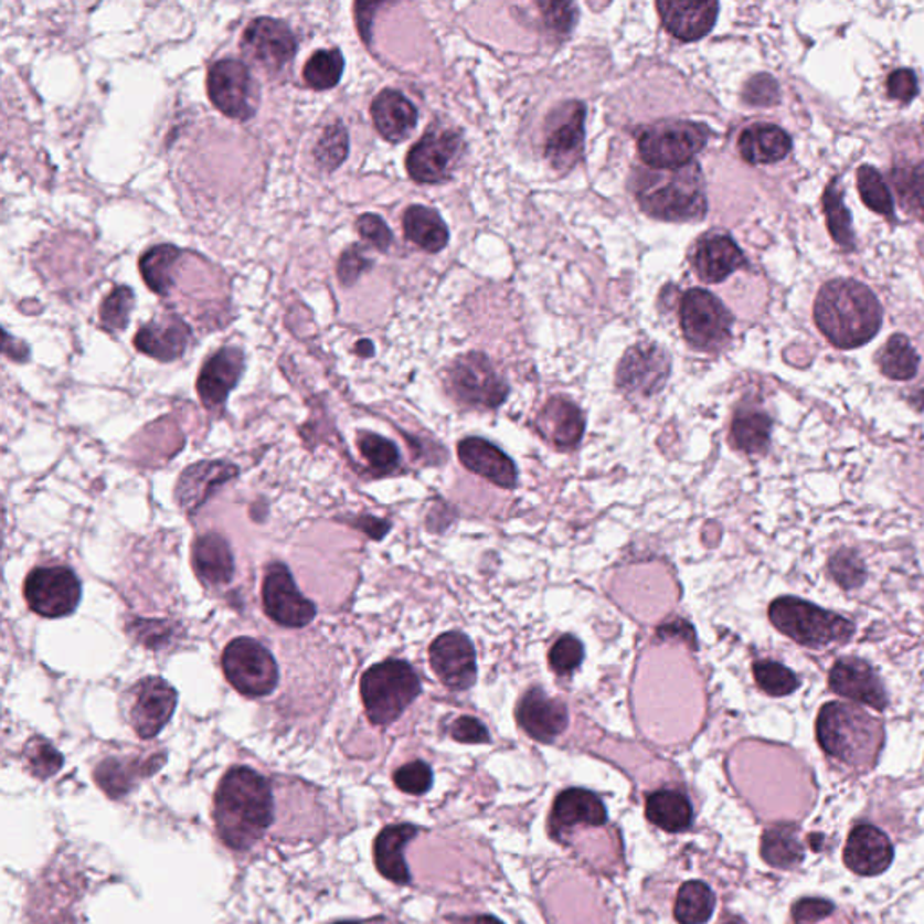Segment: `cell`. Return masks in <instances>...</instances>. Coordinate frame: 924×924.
I'll return each mask as SVG.
<instances>
[{
  "mask_svg": "<svg viewBox=\"0 0 924 924\" xmlns=\"http://www.w3.org/2000/svg\"><path fill=\"white\" fill-rule=\"evenodd\" d=\"M287 804L286 796L278 793L272 778L252 767H232L219 782L213 798V820L219 838L235 852H249L267 836L283 838L278 818L289 813L284 811Z\"/></svg>",
  "mask_w": 924,
  "mask_h": 924,
  "instance_id": "6da1fadb",
  "label": "cell"
},
{
  "mask_svg": "<svg viewBox=\"0 0 924 924\" xmlns=\"http://www.w3.org/2000/svg\"><path fill=\"white\" fill-rule=\"evenodd\" d=\"M816 326L840 349H856L878 334L881 306L863 284L838 278L821 287L815 304Z\"/></svg>",
  "mask_w": 924,
  "mask_h": 924,
  "instance_id": "7a4b0ae2",
  "label": "cell"
},
{
  "mask_svg": "<svg viewBox=\"0 0 924 924\" xmlns=\"http://www.w3.org/2000/svg\"><path fill=\"white\" fill-rule=\"evenodd\" d=\"M821 750L849 766L874 762L881 744V726L863 710L846 702H829L816 721Z\"/></svg>",
  "mask_w": 924,
  "mask_h": 924,
  "instance_id": "3957f363",
  "label": "cell"
},
{
  "mask_svg": "<svg viewBox=\"0 0 924 924\" xmlns=\"http://www.w3.org/2000/svg\"><path fill=\"white\" fill-rule=\"evenodd\" d=\"M636 193L642 210L654 217L692 221L707 213V195L698 163L642 172Z\"/></svg>",
  "mask_w": 924,
  "mask_h": 924,
  "instance_id": "277c9868",
  "label": "cell"
},
{
  "mask_svg": "<svg viewBox=\"0 0 924 924\" xmlns=\"http://www.w3.org/2000/svg\"><path fill=\"white\" fill-rule=\"evenodd\" d=\"M419 693L421 682L414 668L397 659L374 665L361 678L367 718L376 726L397 721Z\"/></svg>",
  "mask_w": 924,
  "mask_h": 924,
  "instance_id": "5b68a950",
  "label": "cell"
},
{
  "mask_svg": "<svg viewBox=\"0 0 924 924\" xmlns=\"http://www.w3.org/2000/svg\"><path fill=\"white\" fill-rule=\"evenodd\" d=\"M769 619L787 638L809 648L843 645L854 636V625L840 614L789 596L773 602Z\"/></svg>",
  "mask_w": 924,
  "mask_h": 924,
  "instance_id": "8992f818",
  "label": "cell"
},
{
  "mask_svg": "<svg viewBox=\"0 0 924 924\" xmlns=\"http://www.w3.org/2000/svg\"><path fill=\"white\" fill-rule=\"evenodd\" d=\"M710 138V130L692 121H665L639 134L638 147L642 161L656 170L679 169L701 152Z\"/></svg>",
  "mask_w": 924,
  "mask_h": 924,
  "instance_id": "52a82bcc",
  "label": "cell"
},
{
  "mask_svg": "<svg viewBox=\"0 0 924 924\" xmlns=\"http://www.w3.org/2000/svg\"><path fill=\"white\" fill-rule=\"evenodd\" d=\"M223 670L232 687L246 698H266L278 684L277 661L257 639H233L224 648Z\"/></svg>",
  "mask_w": 924,
  "mask_h": 924,
  "instance_id": "ba28073f",
  "label": "cell"
},
{
  "mask_svg": "<svg viewBox=\"0 0 924 924\" xmlns=\"http://www.w3.org/2000/svg\"><path fill=\"white\" fill-rule=\"evenodd\" d=\"M25 602L42 618H64L75 613L82 599V584L70 567H36L28 574Z\"/></svg>",
  "mask_w": 924,
  "mask_h": 924,
  "instance_id": "9c48e42d",
  "label": "cell"
},
{
  "mask_svg": "<svg viewBox=\"0 0 924 924\" xmlns=\"http://www.w3.org/2000/svg\"><path fill=\"white\" fill-rule=\"evenodd\" d=\"M732 323V315L712 293L692 289L682 298V331L693 347L715 351L730 340Z\"/></svg>",
  "mask_w": 924,
  "mask_h": 924,
  "instance_id": "30bf717a",
  "label": "cell"
},
{
  "mask_svg": "<svg viewBox=\"0 0 924 924\" xmlns=\"http://www.w3.org/2000/svg\"><path fill=\"white\" fill-rule=\"evenodd\" d=\"M206 84L212 104L227 118L249 119L257 110V87L241 60H219L208 73Z\"/></svg>",
  "mask_w": 924,
  "mask_h": 924,
  "instance_id": "8fae6325",
  "label": "cell"
},
{
  "mask_svg": "<svg viewBox=\"0 0 924 924\" xmlns=\"http://www.w3.org/2000/svg\"><path fill=\"white\" fill-rule=\"evenodd\" d=\"M263 605L273 622L289 628H304L317 618V607L298 591L289 569L273 564L263 585Z\"/></svg>",
  "mask_w": 924,
  "mask_h": 924,
  "instance_id": "7c38bea8",
  "label": "cell"
},
{
  "mask_svg": "<svg viewBox=\"0 0 924 924\" xmlns=\"http://www.w3.org/2000/svg\"><path fill=\"white\" fill-rule=\"evenodd\" d=\"M178 707V692L161 678H147L129 692L130 726L141 739H153L169 724Z\"/></svg>",
  "mask_w": 924,
  "mask_h": 924,
  "instance_id": "4fadbf2b",
  "label": "cell"
},
{
  "mask_svg": "<svg viewBox=\"0 0 924 924\" xmlns=\"http://www.w3.org/2000/svg\"><path fill=\"white\" fill-rule=\"evenodd\" d=\"M243 51L247 59L269 73L283 71L297 53V39L283 20H253L243 35Z\"/></svg>",
  "mask_w": 924,
  "mask_h": 924,
  "instance_id": "5bb4252c",
  "label": "cell"
},
{
  "mask_svg": "<svg viewBox=\"0 0 924 924\" xmlns=\"http://www.w3.org/2000/svg\"><path fill=\"white\" fill-rule=\"evenodd\" d=\"M463 145L459 134L431 130L408 152L406 169L417 183H440L454 170Z\"/></svg>",
  "mask_w": 924,
  "mask_h": 924,
  "instance_id": "9a60e30c",
  "label": "cell"
},
{
  "mask_svg": "<svg viewBox=\"0 0 924 924\" xmlns=\"http://www.w3.org/2000/svg\"><path fill=\"white\" fill-rule=\"evenodd\" d=\"M450 383L455 396L468 405L493 408L508 396V385L482 354H468L455 361Z\"/></svg>",
  "mask_w": 924,
  "mask_h": 924,
  "instance_id": "2e32d148",
  "label": "cell"
},
{
  "mask_svg": "<svg viewBox=\"0 0 924 924\" xmlns=\"http://www.w3.org/2000/svg\"><path fill=\"white\" fill-rule=\"evenodd\" d=\"M431 662L437 678L452 690H468L477 679L475 648L465 634L446 633L432 642Z\"/></svg>",
  "mask_w": 924,
  "mask_h": 924,
  "instance_id": "e0dca14e",
  "label": "cell"
},
{
  "mask_svg": "<svg viewBox=\"0 0 924 924\" xmlns=\"http://www.w3.org/2000/svg\"><path fill=\"white\" fill-rule=\"evenodd\" d=\"M585 107L578 102L567 104L554 114L548 127L545 156L556 170H567L584 152Z\"/></svg>",
  "mask_w": 924,
  "mask_h": 924,
  "instance_id": "ac0fdd59",
  "label": "cell"
},
{
  "mask_svg": "<svg viewBox=\"0 0 924 924\" xmlns=\"http://www.w3.org/2000/svg\"><path fill=\"white\" fill-rule=\"evenodd\" d=\"M829 684L832 692L841 698L863 702L880 712L889 704L883 682L878 678L874 668L861 659L847 658L836 661L829 673Z\"/></svg>",
  "mask_w": 924,
  "mask_h": 924,
  "instance_id": "d6986e66",
  "label": "cell"
},
{
  "mask_svg": "<svg viewBox=\"0 0 924 924\" xmlns=\"http://www.w3.org/2000/svg\"><path fill=\"white\" fill-rule=\"evenodd\" d=\"M244 372V352L224 347L204 363L199 374V397L208 411H221Z\"/></svg>",
  "mask_w": 924,
  "mask_h": 924,
  "instance_id": "ffe728a7",
  "label": "cell"
},
{
  "mask_svg": "<svg viewBox=\"0 0 924 924\" xmlns=\"http://www.w3.org/2000/svg\"><path fill=\"white\" fill-rule=\"evenodd\" d=\"M843 861L854 874L878 875L892 865L894 847L883 830L861 824L849 835Z\"/></svg>",
  "mask_w": 924,
  "mask_h": 924,
  "instance_id": "44dd1931",
  "label": "cell"
},
{
  "mask_svg": "<svg viewBox=\"0 0 924 924\" xmlns=\"http://www.w3.org/2000/svg\"><path fill=\"white\" fill-rule=\"evenodd\" d=\"M670 363L656 346H638L627 352L619 365L618 383L627 392L650 396L665 385Z\"/></svg>",
  "mask_w": 924,
  "mask_h": 924,
  "instance_id": "7402d4cb",
  "label": "cell"
},
{
  "mask_svg": "<svg viewBox=\"0 0 924 924\" xmlns=\"http://www.w3.org/2000/svg\"><path fill=\"white\" fill-rule=\"evenodd\" d=\"M517 721L534 741L553 742L567 727V708L564 702L549 699L540 688H533L520 701Z\"/></svg>",
  "mask_w": 924,
  "mask_h": 924,
  "instance_id": "603a6c76",
  "label": "cell"
},
{
  "mask_svg": "<svg viewBox=\"0 0 924 924\" xmlns=\"http://www.w3.org/2000/svg\"><path fill=\"white\" fill-rule=\"evenodd\" d=\"M662 24L676 39L684 42L702 39L712 30L718 20V2H684V0H662L658 4Z\"/></svg>",
  "mask_w": 924,
  "mask_h": 924,
  "instance_id": "cb8c5ba5",
  "label": "cell"
},
{
  "mask_svg": "<svg viewBox=\"0 0 924 924\" xmlns=\"http://www.w3.org/2000/svg\"><path fill=\"white\" fill-rule=\"evenodd\" d=\"M190 327L179 317H164L150 321L139 329L134 343L139 352L159 361H173L183 357L189 347Z\"/></svg>",
  "mask_w": 924,
  "mask_h": 924,
  "instance_id": "d4e9b609",
  "label": "cell"
},
{
  "mask_svg": "<svg viewBox=\"0 0 924 924\" xmlns=\"http://www.w3.org/2000/svg\"><path fill=\"white\" fill-rule=\"evenodd\" d=\"M459 459L468 470L482 475L502 488H511L517 480L513 460L497 446L491 445L490 440L479 437L460 440Z\"/></svg>",
  "mask_w": 924,
  "mask_h": 924,
  "instance_id": "484cf974",
  "label": "cell"
},
{
  "mask_svg": "<svg viewBox=\"0 0 924 924\" xmlns=\"http://www.w3.org/2000/svg\"><path fill=\"white\" fill-rule=\"evenodd\" d=\"M607 809L604 801L585 789H567L556 796L551 813V827L560 835L562 830L576 826H604Z\"/></svg>",
  "mask_w": 924,
  "mask_h": 924,
  "instance_id": "4316f807",
  "label": "cell"
},
{
  "mask_svg": "<svg viewBox=\"0 0 924 924\" xmlns=\"http://www.w3.org/2000/svg\"><path fill=\"white\" fill-rule=\"evenodd\" d=\"M415 835H417V827L401 824V826L385 827L374 841L376 869L392 883H397V885L411 883V870L405 861V847Z\"/></svg>",
  "mask_w": 924,
  "mask_h": 924,
  "instance_id": "83f0119b",
  "label": "cell"
},
{
  "mask_svg": "<svg viewBox=\"0 0 924 924\" xmlns=\"http://www.w3.org/2000/svg\"><path fill=\"white\" fill-rule=\"evenodd\" d=\"M371 110L376 129L392 144H400L408 138L417 124V109L400 91H381Z\"/></svg>",
  "mask_w": 924,
  "mask_h": 924,
  "instance_id": "f1b7e54d",
  "label": "cell"
},
{
  "mask_svg": "<svg viewBox=\"0 0 924 924\" xmlns=\"http://www.w3.org/2000/svg\"><path fill=\"white\" fill-rule=\"evenodd\" d=\"M693 264L704 283L715 284L722 283L739 267L744 266L746 258L732 237L710 235L699 244Z\"/></svg>",
  "mask_w": 924,
  "mask_h": 924,
  "instance_id": "f546056e",
  "label": "cell"
},
{
  "mask_svg": "<svg viewBox=\"0 0 924 924\" xmlns=\"http://www.w3.org/2000/svg\"><path fill=\"white\" fill-rule=\"evenodd\" d=\"M192 564L206 585H227L235 571L232 549L221 534L215 533L204 534L193 544Z\"/></svg>",
  "mask_w": 924,
  "mask_h": 924,
  "instance_id": "4dcf8cb0",
  "label": "cell"
},
{
  "mask_svg": "<svg viewBox=\"0 0 924 924\" xmlns=\"http://www.w3.org/2000/svg\"><path fill=\"white\" fill-rule=\"evenodd\" d=\"M739 150L747 163H776L792 152V138L776 125H753L741 134Z\"/></svg>",
  "mask_w": 924,
  "mask_h": 924,
  "instance_id": "1f68e13d",
  "label": "cell"
},
{
  "mask_svg": "<svg viewBox=\"0 0 924 924\" xmlns=\"http://www.w3.org/2000/svg\"><path fill=\"white\" fill-rule=\"evenodd\" d=\"M539 426L554 445L574 446L584 435L585 421L578 406L564 397H554L540 414Z\"/></svg>",
  "mask_w": 924,
  "mask_h": 924,
  "instance_id": "d6a6232c",
  "label": "cell"
},
{
  "mask_svg": "<svg viewBox=\"0 0 924 924\" xmlns=\"http://www.w3.org/2000/svg\"><path fill=\"white\" fill-rule=\"evenodd\" d=\"M647 818L667 832H681L692 824V804L679 792H658L648 796Z\"/></svg>",
  "mask_w": 924,
  "mask_h": 924,
  "instance_id": "836d02e7",
  "label": "cell"
},
{
  "mask_svg": "<svg viewBox=\"0 0 924 924\" xmlns=\"http://www.w3.org/2000/svg\"><path fill=\"white\" fill-rule=\"evenodd\" d=\"M403 227L406 238L426 252H440L448 244V227L432 208H408L403 217Z\"/></svg>",
  "mask_w": 924,
  "mask_h": 924,
  "instance_id": "e575fe53",
  "label": "cell"
},
{
  "mask_svg": "<svg viewBox=\"0 0 924 924\" xmlns=\"http://www.w3.org/2000/svg\"><path fill=\"white\" fill-rule=\"evenodd\" d=\"M761 852L764 861L776 869L800 865L806 856L798 838V827L792 824H780L767 829L762 836Z\"/></svg>",
  "mask_w": 924,
  "mask_h": 924,
  "instance_id": "d590c367",
  "label": "cell"
},
{
  "mask_svg": "<svg viewBox=\"0 0 924 924\" xmlns=\"http://www.w3.org/2000/svg\"><path fill=\"white\" fill-rule=\"evenodd\" d=\"M181 249L170 244L150 247L139 261L144 280L153 293L161 297L169 295L173 287V269L178 266Z\"/></svg>",
  "mask_w": 924,
  "mask_h": 924,
  "instance_id": "8d00e7d4",
  "label": "cell"
},
{
  "mask_svg": "<svg viewBox=\"0 0 924 924\" xmlns=\"http://www.w3.org/2000/svg\"><path fill=\"white\" fill-rule=\"evenodd\" d=\"M715 895L702 881H688L679 890L676 900V920L679 924H704L712 920Z\"/></svg>",
  "mask_w": 924,
  "mask_h": 924,
  "instance_id": "74e56055",
  "label": "cell"
},
{
  "mask_svg": "<svg viewBox=\"0 0 924 924\" xmlns=\"http://www.w3.org/2000/svg\"><path fill=\"white\" fill-rule=\"evenodd\" d=\"M769 435H772V419L764 412L742 411L735 415L732 437L736 448L747 454H761L769 445Z\"/></svg>",
  "mask_w": 924,
  "mask_h": 924,
  "instance_id": "f35d334b",
  "label": "cell"
},
{
  "mask_svg": "<svg viewBox=\"0 0 924 924\" xmlns=\"http://www.w3.org/2000/svg\"><path fill=\"white\" fill-rule=\"evenodd\" d=\"M880 367L881 372L890 380H912L920 369V357L909 338L894 334L881 351Z\"/></svg>",
  "mask_w": 924,
  "mask_h": 924,
  "instance_id": "ab89813d",
  "label": "cell"
},
{
  "mask_svg": "<svg viewBox=\"0 0 924 924\" xmlns=\"http://www.w3.org/2000/svg\"><path fill=\"white\" fill-rule=\"evenodd\" d=\"M824 210H826L827 227H829L832 238L843 249H852L854 247L852 219H850V212L843 203V193H841L838 181H832L827 187L826 195H824Z\"/></svg>",
  "mask_w": 924,
  "mask_h": 924,
  "instance_id": "60d3db41",
  "label": "cell"
},
{
  "mask_svg": "<svg viewBox=\"0 0 924 924\" xmlns=\"http://www.w3.org/2000/svg\"><path fill=\"white\" fill-rule=\"evenodd\" d=\"M346 60L340 50L318 51L311 59L307 60L304 67V79L312 89L326 91L337 87L343 75Z\"/></svg>",
  "mask_w": 924,
  "mask_h": 924,
  "instance_id": "b9f144b4",
  "label": "cell"
},
{
  "mask_svg": "<svg viewBox=\"0 0 924 924\" xmlns=\"http://www.w3.org/2000/svg\"><path fill=\"white\" fill-rule=\"evenodd\" d=\"M858 189H860L861 199L863 203L872 210V212L885 215V217H894V201L886 189L885 181L881 179V173L863 164L858 169Z\"/></svg>",
  "mask_w": 924,
  "mask_h": 924,
  "instance_id": "7bdbcfd3",
  "label": "cell"
},
{
  "mask_svg": "<svg viewBox=\"0 0 924 924\" xmlns=\"http://www.w3.org/2000/svg\"><path fill=\"white\" fill-rule=\"evenodd\" d=\"M24 761L31 775L40 780L56 775L64 766V756L60 755L59 750H55L53 744L42 736H35L25 742Z\"/></svg>",
  "mask_w": 924,
  "mask_h": 924,
  "instance_id": "ee69618b",
  "label": "cell"
},
{
  "mask_svg": "<svg viewBox=\"0 0 924 924\" xmlns=\"http://www.w3.org/2000/svg\"><path fill=\"white\" fill-rule=\"evenodd\" d=\"M347 153H349V136H347L346 127L340 121L329 125L318 139L317 149H315L317 163L321 169L331 172L346 161Z\"/></svg>",
  "mask_w": 924,
  "mask_h": 924,
  "instance_id": "f6af8a7d",
  "label": "cell"
},
{
  "mask_svg": "<svg viewBox=\"0 0 924 924\" xmlns=\"http://www.w3.org/2000/svg\"><path fill=\"white\" fill-rule=\"evenodd\" d=\"M755 673V681L764 692L769 693L773 698H784L789 693L795 692L800 681L789 668L784 667L780 662L761 661L755 662L753 667Z\"/></svg>",
  "mask_w": 924,
  "mask_h": 924,
  "instance_id": "bcb514c9",
  "label": "cell"
},
{
  "mask_svg": "<svg viewBox=\"0 0 924 924\" xmlns=\"http://www.w3.org/2000/svg\"><path fill=\"white\" fill-rule=\"evenodd\" d=\"M134 307V293L130 287H114L109 297L105 298L99 309L102 326L107 331H124L129 323L130 311Z\"/></svg>",
  "mask_w": 924,
  "mask_h": 924,
  "instance_id": "7dc6e473",
  "label": "cell"
},
{
  "mask_svg": "<svg viewBox=\"0 0 924 924\" xmlns=\"http://www.w3.org/2000/svg\"><path fill=\"white\" fill-rule=\"evenodd\" d=\"M829 569L836 582L843 588L860 587L867 578L863 560L854 551H850V549H841V551H838L830 559Z\"/></svg>",
  "mask_w": 924,
  "mask_h": 924,
  "instance_id": "c3c4849f",
  "label": "cell"
},
{
  "mask_svg": "<svg viewBox=\"0 0 924 924\" xmlns=\"http://www.w3.org/2000/svg\"><path fill=\"white\" fill-rule=\"evenodd\" d=\"M360 450L369 460V465L376 470H392L400 463V450L392 440L376 434H363L360 439Z\"/></svg>",
  "mask_w": 924,
  "mask_h": 924,
  "instance_id": "681fc988",
  "label": "cell"
},
{
  "mask_svg": "<svg viewBox=\"0 0 924 924\" xmlns=\"http://www.w3.org/2000/svg\"><path fill=\"white\" fill-rule=\"evenodd\" d=\"M432 780H434V775H432L431 766L421 761L405 764L394 773V784L406 795H425L432 787Z\"/></svg>",
  "mask_w": 924,
  "mask_h": 924,
  "instance_id": "f907efd6",
  "label": "cell"
},
{
  "mask_svg": "<svg viewBox=\"0 0 924 924\" xmlns=\"http://www.w3.org/2000/svg\"><path fill=\"white\" fill-rule=\"evenodd\" d=\"M582 661H584V647L574 636L560 638L549 652V662L554 672H573L582 665Z\"/></svg>",
  "mask_w": 924,
  "mask_h": 924,
  "instance_id": "816d5d0a",
  "label": "cell"
},
{
  "mask_svg": "<svg viewBox=\"0 0 924 924\" xmlns=\"http://www.w3.org/2000/svg\"><path fill=\"white\" fill-rule=\"evenodd\" d=\"M358 232L361 237L365 238L367 243L378 247L381 252H386L392 244V233L386 226L383 219L378 217L374 213H365L358 219Z\"/></svg>",
  "mask_w": 924,
  "mask_h": 924,
  "instance_id": "f5cc1de1",
  "label": "cell"
},
{
  "mask_svg": "<svg viewBox=\"0 0 924 924\" xmlns=\"http://www.w3.org/2000/svg\"><path fill=\"white\" fill-rule=\"evenodd\" d=\"M901 192L909 201L910 210L924 221V161L906 173L905 181L901 183Z\"/></svg>",
  "mask_w": 924,
  "mask_h": 924,
  "instance_id": "db71d44e",
  "label": "cell"
},
{
  "mask_svg": "<svg viewBox=\"0 0 924 924\" xmlns=\"http://www.w3.org/2000/svg\"><path fill=\"white\" fill-rule=\"evenodd\" d=\"M744 98H746L747 104L764 107V105L778 104L780 93H778V85L772 76L758 75L750 79Z\"/></svg>",
  "mask_w": 924,
  "mask_h": 924,
  "instance_id": "11a10c76",
  "label": "cell"
},
{
  "mask_svg": "<svg viewBox=\"0 0 924 924\" xmlns=\"http://www.w3.org/2000/svg\"><path fill=\"white\" fill-rule=\"evenodd\" d=\"M371 267V261L363 255L360 247L352 246L341 255L338 263V277L343 286H352L360 278L361 273Z\"/></svg>",
  "mask_w": 924,
  "mask_h": 924,
  "instance_id": "9f6ffc18",
  "label": "cell"
},
{
  "mask_svg": "<svg viewBox=\"0 0 924 924\" xmlns=\"http://www.w3.org/2000/svg\"><path fill=\"white\" fill-rule=\"evenodd\" d=\"M835 912V905L821 898H806L793 906V917L796 924H813L826 920Z\"/></svg>",
  "mask_w": 924,
  "mask_h": 924,
  "instance_id": "6f0895ef",
  "label": "cell"
},
{
  "mask_svg": "<svg viewBox=\"0 0 924 924\" xmlns=\"http://www.w3.org/2000/svg\"><path fill=\"white\" fill-rule=\"evenodd\" d=\"M886 89H889L890 98L898 99V102H912L920 93L917 76H915L914 71L910 70L894 71L889 76Z\"/></svg>",
  "mask_w": 924,
  "mask_h": 924,
  "instance_id": "680465c9",
  "label": "cell"
},
{
  "mask_svg": "<svg viewBox=\"0 0 924 924\" xmlns=\"http://www.w3.org/2000/svg\"><path fill=\"white\" fill-rule=\"evenodd\" d=\"M452 736L455 741L466 742V744H482L490 741L485 724L474 718L457 719L452 726Z\"/></svg>",
  "mask_w": 924,
  "mask_h": 924,
  "instance_id": "91938a15",
  "label": "cell"
},
{
  "mask_svg": "<svg viewBox=\"0 0 924 924\" xmlns=\"http://www.w3.org/2000/svg\"><path fill=\"white\" fill-rule=\"evenodd\" d=\"M331 924H391L386 923L383 920H371V921H337V923Z\"/></svg>",
  "mask_w": 924,
  "mask_h": 924,
  "instance_id": "94428289",
  "label": "cell"
},
{
  "mask_svg": "<svg viewBox=\"0 0 924 924\" xmlns=\"http://www.w3.org/2000/svg\"><path fill=\"white\" fill-rule=\"evenodd\" d=\"M474 924H505L502 921L497 920V917H491V915H482V917H477L474 921Z\"/></svg>",
  "mask_w": 924,
  "mask_h": 924,
  "instance_id": "6125c7cd",
  "label": "cell"
}]
</instances>
